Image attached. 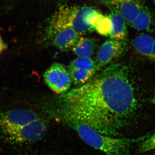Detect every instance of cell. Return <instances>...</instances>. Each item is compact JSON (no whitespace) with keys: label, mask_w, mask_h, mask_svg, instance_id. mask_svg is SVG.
Wrapping results in <instances>:
<instances>
[{"label":"cell","mask_w":155,"mask_h":155,"mask_svg":"<svg viewBox=\"0 0 155 155\" xmlns=\"http://www.w3.org/2000/svg\"><path fill=\"white\" fill-rule=\"evenodd\" d=\"M138 107L134 84L128 67L112 64L85 84L60 95L61 119L82 122L114 137L134 116Z\"/></svg>","instance_id":"1"},{"label":"cell","mask_w":155,"mask_h":155,"mask_svg":"<svg viewBox=\"0 0 155 155\" xmlns=\"http://www.w3.org/2000/svg\"><path fill=\"white\" fill-rule=\"evenodd\" d=\"M61 120L75 130L80 138L93 148L106 155H130L131 145L145 137L130 139L114 137L101 133L82 122L69 119Z\"/></svg>","instance_id":"2"},{"label":"cell","mask_w":155,"mask_h":155,"mask_svg":"<svg viewBox=\"0 0 155 155\" xmlns=\"http://www.w3.org/2000/svg\"><path fill=\"white\" fill-rule=\"evenodd\" d=\"M97 11L87 6H64L58 9L52 18L57 24L70 26L81 35L94 31L92 23Z\"/></svg>","instance_id":"3"},{"label":"cell","mask_w":155,"mask_h":155,"mask_svg":"<svg viewBox=\"0 0 155 155\" xmlns=\"http://www.w3.org/2000/svg\"><path fill=\"white\" fill-rule=\"evenodd\" d=\"M47 127L44 121L40 118L22 127L2 132L8 141L13 143H24L42 138L46 133Z\"/></svg>","instance_id":"4"},{"label":"cell","mask_w":155,"mask_h":155,"mask_svg":"<svg viewBox=\"0 0 155 155\" xmlns=\"http://www.w3.org/2000/svg\"><path fill=\"white\" fill-rule=\"evenodd\" d=\"M44 78L51 90L61 95L69 91L72 84V79L69 71L60 63L52 64L45 72Z\"/></svg>","instance_id":"5"},{"label":"cell","mask_w":155,"mask_h":155,"mask_svg":"<svg viewBox=\"0 0 155 155\" xmlns=\"http://www.w3.org/2000/svg\"><path fill=\"white\" fill-rule=\"evenodd\" d=\"M46 35L56 48L64 51L72 49L81 35L70 26H58L49 24Z\"/></svg>","instance_id":"6"},{"label":"cell","mask_w":155,"mask_h":155,"mask_svg":"<svg viewBox=\"0 0 155 155\" xmlns=\"http://www.w3.org/2000/svg\"><path fill=\"white\" fill-rule=\"evenodd\" d=\"M33 111L14 109L0 114V129L2 131L18 128L39 119Z\"/></svg>","instance_id":"7"},{"label":"cell","mask_w":155,"mask_h":155,"mask_svg":"<svg viewBox=\"0 0 155 155\" xmlns=\"http://www.w3.org/2000/svg\"><path fill=\"white\" fill-rule=\"evenodd\" d=\"M126 48L125 41L110 39L104 42L97 53L95 61L97 71L120 57L124 54Z\"/></svg>","instance_id":"8"},{"label":"cell","mask_w":155,"mask_h":155,"mask_svg":"<svg viewBox=\"0 0 155 155\" xmlns=\"http://www.w3.org/2000/svg\"><path fill=\"white\" fill-rule=\"evenodd\" d=\"M101 3L116 10L130 25L145 6L143 0H98Z\"/></svg>","instance_id":"9"},{"label":"cell","mask_w":155,"mask_h":155,"mask_svg":"<svg viewBox=\"0 0 155 155\" xmlns=\"http://www.w3.org/2000/svg\"><path fill=\"white\" fill-rule=\"evenodd\" d=\"M110 9V12L108 16L112 22L110 38L116 40L125 41L127 35V22L118 11L114 9Z\"/></svg>","instance_id":"10"},{"label":"cell","mask_w":155,"mask_h":155,"mask_svg":"<svg viewBox=\"0 0 155 155\" xmlns=\"http://www.w3.org/2000/svg\"><path fill=\"white\" fill-rule=\"evenodd\" d=\"M154 41L150 35L141 34L136 38L134 41V45L135 50L140 54L152 61Z\"/></svg>","instance_id":"11"},{"label":"cell","mask_w":155,"mask_h":155,"mask_svg":"<svg viewBox=\"0 0 155 155\" xmlns=\"http://www.w3.org/2000/svg\"><path fill=\"white\" fill-rule=\"evenodd\" d=\"M96 46L94 39L81 37L72 50L78 58H91L94 53Z\"/></svg>","instance_id":"12"},{"label":"cell","mask_w":155,"mask_h":155,"mask_svg":"<svg viewBox=\"0 0 155 155\" xmlns=\"http://www.w3.org/2000/svg\"><path fill=\"white\" fill-rule=\"evenodd\" d=\"M154 21L151 11L145 6L130 25L137 30H148L153 24Z\"/></svg>","instance_id":"13"},{"label":"cell","mask_w":155,"mask_h":155,"mask_svg":"<svg viewBox=\"0 0 155 155\" xmlns=\"http://www.w3.org/2000/svg\"><path fill=\"white\" fill-rule=\"evenodd\" d=\"M92 25L97 33L104 36H110L112 29V22L109 16L97 11L93 19Z\"/></svg>","instance_id":"14"},{"label":"cell","mask_w":155,"mask_h":155,"mask_svg":"<svg viewBox=\"0 0 155 155\" xmlns=\"http://www.w3.org/2000/svg\"><path fill=\"white\" fill-rule=\"evenodd\" d=\"M68 71L72 82L79 86L88 82L96 72L80 68H69Z\"/></svg>","instance_id":"15"},{"label":"cell","mask_w":155,"mask_h":155,"mask_svg":"<svg viewBox=\"0 0 155 155\" xmlns=\"http://www.w3.org/2000/svg\"><path fill=\"white\" fill-rule=\"evenodd\" d=\"M69 68H80L89 71H97L95 61L91 58H78L72 61Z\"/></svg>","instance_id":"16"},{"label":"cell","mask_w":155,"mask_h":155,"mask_svg":"<svg viewBox=\"0 0 155 155\" xmlns=\"http://www.w3.org/2000/svg\"><path fill=\"white\" fill-rule=\"evenodd\" d=\"M155 150V133L149 137H145L142 140L138 147L140 153L148 152Z\"/></svg>","instance_id":"17"},{"label":"cell","mask_w":155,"mask_h":155,"mask_svg":"<svg viewBox=\"0 0 155 155\" xmlns=\"http://www.w3.org/2000/svg\"><path fill=\"white\" fill-rule=\"evenodd\" d=\"M5 48V45L4 43L2 38L0 35V54L3 52Z\"/></svg>","instance_id":"18"},{"label":"cell","mask_w":155,"mask_h":155,"mask_svg":"<svg viewBox=\"0 0 155 155\" xmlns=\"http://www.w3.org/2000/svg\"><path fill=\"white\" fill-rule=\"evenodd\" d=\"M152 61L155 64V40L154 43L153 48V59Z\"/></svg>","instance_id":"19"},{"label":"cell","mask_w":155,"mask_h":155,"mask_svg":"<svg viewBox=\"0 0 155 155\" xmlns=\"http://www.w3.org/2000/svg\"><path fill=\"white\" fill-rule=\"evenodd\" d=\"M152 102L153 103V104L155 105V96L153 98Z\"/></svg>","instance_id":"20"},{"label":"cell","mask_w":155,"mask_h":155,"mask_svg":"<svg viewBox=\"0 0 155 155\" xmlns=\"http://www.w3.org/2000/svg\"><path fill=\"white\" fill-rule=\"evenodd\" d=\"M153 2L154 3L155 5V0H153Z\"/></svg>","instance_id":"21"}]
</instances>
